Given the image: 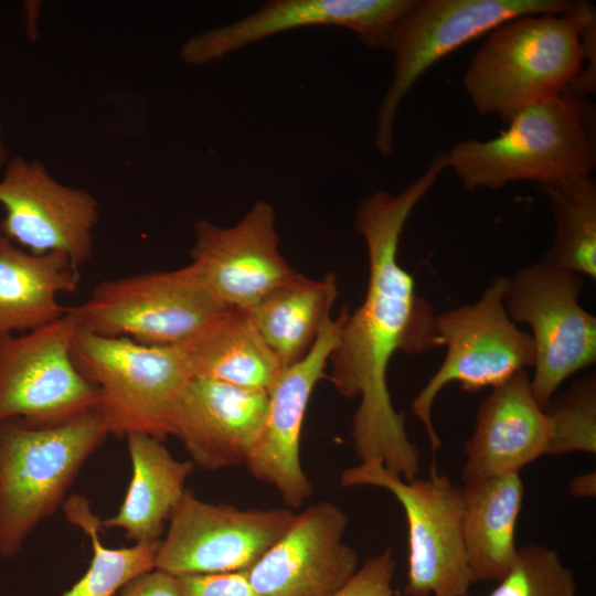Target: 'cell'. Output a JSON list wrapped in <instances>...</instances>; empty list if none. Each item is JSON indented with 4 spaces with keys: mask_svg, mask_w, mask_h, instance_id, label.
<instances>
[{
    "mask_svg": "<svg viewBox=\"0 0 596 596\" xmlns=\"http://www.w3.org/2000/svg\"><path fill=\"white\" fill-rule=\"evenodd\" d=\"M0 234L34 255L65 254L79 268L93 255L97 200L55 180L39 160L10 158L0 179Z\"/></svg>",
    "mask_w": 596,
    "mask_h": 596,
    "instance_id": "4fadbf2b",
    "label": "cell"
},
{
    "mask_svg": "<svg viewBox=\"0 0 596 596\" xmlns=\"http://www.w3.org/2000/svg\"><path fill=\"white\" fill-rule=\"evenodd\" d=\"M342 487L389 490L403 507L408 528L407 596H468L471 577L462 539V494L435 466L426 479L405 481L371 459L345 469Z\"/></svg>",
    "mask_w": 596,
    "mask_h": 596,
    "instance_id": "ba28073f",
    "label": "cell"
},
{
    "mask_svg": "<svg viewBox=\"0 0 596 596\" xmlns=\"http://www.w3.org/2000/svg\"><path fill=\"white\" fill-rule=\"evenodd\" d=\"M583 67L567 93L581 98H588L596 92V10L592 2L583 1V22L581 29Z\"/></svg>",
    "mask_w": 596,
    "mask_h": 596,
    "instance_id": "4dcf8cb0",
    "label": "cell"
},
{
    "mask_svg": "<svg viewBox=\"0 0 596 596\" xmlns=\"http://www.w3.org/2000/svg\"><path fill=\"white\" fill-rule=\"evenodd\" d=\"M509 277L491 281L479 300L436 315V329L446 356L413 400L411 409L425 427L432 450L441 445L432 411L438 393L458 382L467 392L496 387L535 362L531 334L518 329L504 307Z\"/></svg>",
    "mask_w": 596,
    "mask_h": 596,
    "instance_id": "9c48e42d",
    "label": "cell"
},
{
    "mask_svg": "<svg viewBox=\"0 0 596 596\" xmlns=\"http://www.w3.org/2000/svg\"><path fill=\"white\" fill-rule=\"evenodd\" d=\"M462 539L471 583L500 581L518 553L515 528L524 487L519 473L465 483Z\"/></svg>",
    "mask_w": 596,
    "mask_h": 596,
    "instance_id": "44dd1931",
    "label": "cell"
},
{
    "mask_svg": "<svg viewBox=\"0 0 596 596\" xmlns=\"http://www.w3.org/2000/svg\"><path fill=\"white\" fill-rule=\"evenodd\" d=\"M448 168L436 152L422 175L394 195L375 191L362 199L355 228L364 238L369 278L362 305L348 316L329 363V380L349 398L360 397L351 437L361 461L375 459L405 481L417 478L419 453L405 416L392 404L387 370L393 355L441 345L433 306L416 292L414 277L398 263L401 234L415 206Z\"/></svg>",
    "mask_w": 596,
    "mask_h": 596,
    "instance_id": "6da1fadb",
    "label": "cell"
},
{
    "mask_svg": "<svg viewBox=\"0 0 596 596\" xmlns=\"http://www.w3.org/2000/svg\"><path fill=\"white\" fill-rule=\"evenodd\" d=\"M178 347L192 377L268 392L283 370L247 311L227 310Z\"/></svg>",
    "mask_w": 596,
    "mask_h": 596,
    "instance_id": "603a6c76",
    "label": "cell"
},
{
    "mask_svg": "<svg viewBox=\"0 0 596 596\" xmlns=\"http://www.w3.org/2000/svg\"><path fill=\"white\" fill-rule=\"evenodd\" d=\"M118 596H182L178 578L153 568L128 582Z\"/></svg>",
    "mask_w": 596,
    "mask_h": 596,
    "instance_id": "1f68e13d",
    "label": "cell"
},
{
    "mask_svg": "<svg viewBox=\"0 0 596 596\" xmlns=\"http://www.w3.org/2000/svg\"><path fill=\"white\" fill-rule=\"evenodd\" d=\"M78 268L62 253L34 255L0 234V337L25 333L62 317L58 297L79 285Z\"/></svg>",
    "mask_w": 596,
    "mask_h": 596,
    "instance_id": "ffe728a7",
    "label": "cell"
},
{
    "mask_svg": "<svg viewBox=\"0 0 596 596\" xmlns=\"http://www.w3.org/2000/svg\"><path fill=\"white\" fill-rule=\"evenodd\" d=\"M108 435L96 408L63 419L0 422V557L18 555Z\"/></svg>",
    "mask_w": 596,
    "mask_h": 596,
    "instance_id": "277c9868",
    "label": "cell"
},
{
    "mask_svg": "<svg viewBox=\"0 0 596 596\" xmlns=\"http://www.w3.org/2000/svg\"><path fill=\"white\" fill-rule=\"evenodd\" d=\"M67 309L93 333L160 347L182 344L230 310L191 264L105 280Z\"/></svg>",
    "mask_w": 596,
    "mask_h": 596,
    "instance_id": "52a82bcc",
    "label": "cell"
},
{
    "mask_svg": "<svg viewBox=\"0 0 596 596\" xmlns=\"http://www.w3.org/2000/svg\"><path fill=\"white\" fill-rule=\"evenodd\" d=\"M72 359L98 393L96 409L109 435H173L192 375L178 345H146L78 328Z\"/></svg>",
    "mask_w": 596,
    "mask_h": 596,
    "instance_id": "5b68a950",
    "label": "cell"
},
{
    "mask_svg": "<svg viewBox=\"0 0 596 596\" xmlns=\"http://www.w3.org/2000/svg\"><path fill=\"white\" fill-rule=\"evenodd\" d=\"M583 286L581 275L541 260L509 277L505 311L533 332L531 389L543 409L567 377L596 361V318L578 302Z\"/></svg>",
    "mask_w": 596,
    "mask_h": 596,
    "instance_id": "30bf717a",
    "label": "cell"
},
{
    "mask_svg": "<svg viewBox=\"0 0 596 596\" xmlns=\"http://www.w3.org/2000/svg\"><path fill=\"white\" fill-rule=\"evenodd\" d=\"M191 265L225 308L248 311L296 273L279 252L275 211L259 200L233 226L201 219L194 225Z\"/></svg>",
    "mask_w": 596,
    "mask_h": 596,
    "instance_id": "5bb4252c",
    "label": "cell"
},
{
    "mask_svg": "<svg viewBox=\"0 0 596 596\" xmlns=\"http://www.w3.org/2000/svg\"><path fill=\"white\" fill-rule=\"evenodd\" d=\"M571 493L574 496H594L595 475H584L573 479L571 483Z\"/></svg>",
    "mask_w": 596,
    "mask_h": 596,
    "instance_id": "d6a6232c",
    "label": "cell"
},
{
    "mask_svg": "<svg viewBox=\"0 0 596 596\" xmlns=\"http://www.w3.org/2000/svg\"><path fill=\"white\" fill-rule=\"evenodd\" d=\"M546 195L555 234L541 262L596 278V184L590 175L536 184Z\"/></svg>",
    "mask_w": 596,
    "mask_h": 596,
    "instance_id": "d4e9b609",
    "label": "cell"
},
{
    "mask_svg": "<svg viewBox=\"0 0 596 596\" xmlns=\"http://www.w3.org/2000/svg\"><path fill=\"white\" fill-rule=\"evenodd\" d=\"M583 1L563 14H529L489 32L461 84L481 115L503 124L523 108L566 91L583 67Z\"/></svg>",
    "mask_w": 596,
    "mask_h": 596,
    "instance_id": "3957f363",
    "label": "cell"
},
{
    "mask_svg": "<svg viewBox=\"0 0 596 596\" xmlns=\"http://www.w3.org/2000/svg\"><path fill=\"white\" fill-rule=\"evenodd\" d=\"M338 296L337 279L321 280L298 274L248 310L256 330L281 368L302 360L312 348Z\"/></svg>",
    "mask_w": 596,
    "mask_h": 596,
    "instance_id": "cb8c5ba5",
    "label": "cell"
},
{
    "mask_svg": "<svg viewBox=\"0 0 596 596\" xmlns=\"http://www.w3.org/2000/svg\"><path fill=\"white\" fill-rule=\"evenodd\" d=\"M348 316V307H343L336 319L330 317L307 355L280 371L267 392L265 418L244 464L255 479L274 487L291 508L301 507L312 493L300 461L301 427L310 395L326 377Z\"/></svg>",
    "mask_w": 596,
    "mask_h": 596,
    "instance_id": "9a60e30c",
    "label": "cell"
},
{
    "mask_svg": "<svg viewBox=\"0 0 596 596\" xmlns=\"http://www.w3.org/2000/svg\"><path fill=\"white\" fill-rule=\"evenodd\" d=\"M550 436L549 417L533 396L528 371L522 370L479 403L475 430L464 445V485L519 473L547 455Z\"/></svg>",
    "mask_w": 596,
    "mask_h": 596,
    "instance_id": "d6986e66",
    "label": "cell"
},
{
    "mask_svg": "<svg viewBox=\"0 0 596 596\" xmlns=\"http://www.w3.org/2000/svg\"><path fill=\"white\" fill-rule=\"evenodd\" d=\"M394 570L393 551L387 547L368 558L332 596H395L392 588Z\"/></svg>",
    "mask_w": 596,
    "mask_h": 596,
    "instance_id": "f1b7e54d",
    "label": "cell"
},
{
    "mask_svg": "<svg viewBox=\"0 0 596 596\" xmlns=\"http://www.w3.org/2000/svg\"><path fill=\"white\" fill-rule=\"evenodd\" d=\"M77 318L66 308L53 322L0 337V422L63 419L96 408L97 390L72 359Z\"/></svg>",
    "mask_w": 596,
    "mask_h": 596,
    "instance_id": "7c38bea8",
    "label": "cell"
},
{
    "mask_svg": "<svg viewBox=\"0 0 596 596\" xmlns=\"http://www.w3.org/2000/svg\"><path fill=\"white\" fill-rule=\"evenodd\" d=\"M570 0H415L391 28L384 50L393 54V76L376 117L375 147L393 149L394 124L404 97L439 60L502 23L529 14H563Z\"/></svg>",
    "mask_w": 596,
    "mask_h": 596,
    "instance_id": "8992f818",
    "label": "cell"
},
{
    "mask_svg": "<svg viewBox=\"0 0 596 596\" xmlns=\"http://www.w3.org/2000/svg\"><path fill=\"white\" fill-rule=\"evenodd\" d=\"M488 596H575L577 586L558 554L540 544L518 549L508 573Z\"/></svg>",
    "mask_w": 596,
    "mask_h": 596,
    "instance_id": "83f0119b",
    "label": "cell"
},
{
    "mask_svg": "<svg viewBox=\"0 0 596 596\" xmlns=\"http://www.w3.org/2000/svg\"><path fill=\"white\" fill-rule=\"evenodd\" d=\"M182 596H258L244 571L177 576Z\"/></svg>",
    "mask_w": 596,
    "mask_h": 596,
    "instance_id": "f546056e",
    "label": "cell"
},
{
    "mask_svg": "<svg viewBox=\"0 0 596 596\" xmlns=\"http://www.w3.org/2000/svg\"><path fill=\"white\" fill-rule=\"evenodd\" d=\"M10 158V152L2 135V125L0 123V170L3 169Z\"/></svg>",
    "mask_w": 596,
    "mask_h": 596,
    "instance_id": "836d02e7",
    "label": "cell"
},
{
    "mask_svg": "<svg viewBox=\"0 0 596 596\" xmlns=\"http://www.w3.org/2000/svg\"><path fill=\"white\" fill-rule=\"evenodd\" d=\"M64 511L68 521L89 538L93 554L86 573L62 596H114L132 578L156 567L160 541L107 547L99 539L100 521L84 497H71L64 502Z\"/></svg>",
    "mask_w": 596,
    "mask_h": 596,
    "instance_id": "484cf974",
    "label": "cell"
},
{
    "mask_svg": "<svg viewBox=\"0 0 596 596\" xmlns=\"http://www.w3.org/2000/svg\"><path fill=\"white\" fill-rule=\"evenodd\" d=\"M551 427L547 455L596 451V376L586 374L544 408Z\"/></svg>",
    "mask_w": 596,
    "mask_h": 596,
    "instance_id": "4316f807",
    "label": "cell"
},
{
    "mask_svg": "<svg viewBox=\"0 0 596 596\" xmlns=\"http://www.w3.org/2000/svg\"><path fill=\"white\" fill-rule=\"evenodd\" d=\"M446 153L468 191L587 177L596 167V108L564 91L520 110L497 137L466 139Z\"/></svg>",
    "mask_w": 596,
    "mask_h": 596,
    "instance_id": "7a4b0ae2",
    "label": "cell"
},
{
    "mask_svg": "<svg viewBox=\"0 0 596 596\" xmlns=\"http://www.w3.org/2000/svg\"><path fill=\"white\" fill-rule=\"evenodd\" d=\"M295 514L215 504L185 490L159 542L155 568L173 576L246 571L286 532Z\"/></svg>",
    "mask_w": 596,
    "mask_h": 596,
    "instance_id": "8fae6325",
    "label": "cell"
},
{
    "mask_svg": "<svg viewBox=\"0 0 596 596\" xmlns=\"http://www.w3.org/2000/svg\"><path fill=\"white\" fill-rule=\"evenodd\" d=\"M345 512L320 501L296 513L286 532L244 571L258 596H332L358 570L343 542Z\"/></svg>",
    "mask_w": 596,
    "mask_h": 596,
    "instance_id": "e0dca14e",
    "label": "cell"
},
{
    "mask_svg": "<svg viewBox=\"0 0 596 596\" xmlns=\"http://www.w3.org/2000/svg\"><path fill=\"white\" fill-rule=\"evenodd\" d=\"M126 438L131 480L119 510L100 525L121 529L135 543H155L185 492L193 464L175 459L162 440L149 435L132 433Z\"/></svg>",
    "mask_w": 596,
    "mask_h": 596,
    "instance_id": "7402d4cb",
    "label": "cell"
},
{
    "mask_svg": "<svg viewBox=\"0 0 596 596\" xmlns=\"http://www.w3.org/2000/svg\"><path fill=\"white\" fill-rule=\"evenodd\" d=\"M268 394L192 377L175 419L192 464L219 470L245 464L265 418Z\"/></svg>",
    "mask_w": 596,
    "mask_h": 596,
    "instance_id": "ac0fdd59",
    "label": "cell"
},
{
    "mask_svg": "<svg viewBox=\"0 0 596 596\" xmlns=\"http://www.w3.org/2000/svg\"><path fill=\"white\" fill-rule=\"evenodd\" d=\"M415 0H273L226 25L187 40L181 61L204 65L269 36L308 26H339L354 32L371 50L384 49L394 22Z\"/></svg>",
    "mask_w": 596,
    "mask_h": 596,
    "instance_id": "2e32d148",
    "label": "cell"
}]
</instances>
